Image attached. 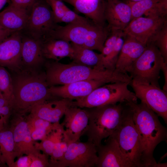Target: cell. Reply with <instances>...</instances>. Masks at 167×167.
I'll return each instance as SVG.
<instances>
[{"label": "cell", "instance_id": "cell-22", "mask_svg": "<svg viewBox=\"0 0 167 167\" xmlns=\"http://www.w3.org/2000/svg\"><path fill=\"white\" fill-rule=\"evenodd\" d=\"M98 25L105 26V0H62Z\"/></svg>", "mask_w": 167, "mask_h": 167}, {"label": "cell", "instance_id": "cell-14", "mask_svg": "<svg viewBox=\"0 0 167 167\" xmlns=\"http://www.w3.org/2000/svg\"><path fill=\"white\" fill-rule=\"evenodd\" d=\"M61 124L64 130L63 139L68 145L79 141L85 134L88 124L89 113L87 109L72 105L67 108Z\"/></svg>", "mask_w": 167, "mask_h": 167}, {"label": "cell", "instance_id": "cell-7", "mask_svg": "<svg viewBox=\"0 0 167 167\" xmlns=\"http://www.w3.org/2000/svg\"><path fill=\"white\" fill-rule=\"evenodd\" d=\"M129 83L117 82L105 84L96 88L86 96L73 101V105L91 108L120 102H137L135 93L128 88Z\"/></svg>", "mask_w": 167, "mask_h": 167}, {"label": "cell", "instance_id": "cell-19", "mask_svg": "<svg viewBox=\"0 0 167 167\" xmlns=\"http://www.w3.org/2000/svg\"><path fill=\"white\" fill-rule=\"evenodd\" d=\"M21 32V68L42 69L46 60L42 54L41 41Z\"/></svg>", "mask_w": 167, "mask_h": 167}, {"label": "cell", "instance_id": "cell-25", "mask_svg": "<svg viewBox=\"0 0 167 167\" xmlns=\"http://www.w3.org/2000/svg\"><path fill=\"white\" fill-rule=\"evenodd\" d=\"M41 49L47 60L58 61L65 57L72 59L73 50L69 42L60 39L49 38L41 42Z\"/></svg>", "mask_w": 167, "mask_h": 167}, {"label": "cell", "instance_id": "cell-41", "mask_svg": "<svg viewBox=\"0 0 167 167\" xmlns=\"http://www.w3.org/2000/svg\"><path fill=\"white\" fill-rule=\"evenodd\" d=\"M31 163L32 160L29 155L22 156L18 158L11 167H30Z\"/></svg>", "mask_w": 167, "mask_h": 167}, {"label": "cell", "instance_id": "cell-39", "mask_svg": "<svg viewBox=\"0 0 167 167\" xmlns=\"http://www.w3.org/2000/svg\"><path fill=\"white\" fill-rule=\"evenodd\" d=\"M29 130L32 139L34 141L38 140H42L46 138L50 133L45 130L41 129H32Z\"/></svg>", "mask_w": 167, "mask_h": 167}, {"label": "cell", "instance_id": "cell-1", "mask_svg": "<svg viewBox=\"0 0 167 167\" xmlns=\"http://www.w3.org/2000/svg\"><path fill=\"white\" fill-rule=\"evenodd\" d=\"M13 97L12 114L25 116L35 105L58 97L49 92L45 71L20 68L11 71Z\"/></svg>", "mask_w": 167, "mask_h": 167}, {"label": "cell", "instance_id": "cell-8", "mask_svg": "<svg viewBox=\"0 0 167 167\" xmlns=\"http://www.w3.org/2000/svg\"><path fill=\"white\" fill-rule=\"evenodd\" d=\"M165 62L159 50L154 43L146 45L141 55L127 71L132 79L149 83L160 87L159 83L160 73Z\"/></svg>", "mask_w": 167, "mask_h": 167}, {"label": "cell", "instance_id": "cell-28", "mask_svg": "<svg viewBox=\"0 0 167 167\" xmlns=\"http://www.w3.org/2000/svg\"><path fill=\"white\" fill-rule=\"evenodd\" d=\"M0 92L8 101L11 106L13 97L11 77L10 73L5 67L0 66Z\"/></svg>", "mask_w": 167, "mask_h": 167}, {"label": "cell", "instance_id": "cell-38", "mask_svg": "<svg viewBox=\"0 0 167 167\" xmlns=\"http://www.w3.org/2000/svg\"><path fill=\"white\" fill-rule=\"evenodd\" d=\"M88 19L81 16L68 8L64 15L61 19L60 22L71 23L84 21Z\"/></svg>", "mask_w": 167, "mask_h": 167}, {"label": "cell", "instance_id": "cell-2", "mask_svg": "<svg viewBox=\"0 0 167 167\" xmlns=\"http://www.w3.org/2000/svg\"><path fill=\"white\" fill-rule=\"evenodd\" d=\"M127 103L131 111L133 120L141 138L143 167H166V163H157L153 157L156 147L166 139V128L161 124L158 116L144 103L133 101Z\"/></svg>", "mask_w": 167, "mask_h": 167}, {"label": "cell", "instance_id": "cell-35", "mask_svg": "<svg viewBox=\"0 0 167 167\" xmlns=\"http://www.w3.org/2000/svg\"><path fill=\"white\" fill-rule=\"evenodd\" d=\"M55 139L52 134H50L45 139L41 140L40 143L34 142L36 148L43 152L48 156H51L54 149Z\"/></svg>", "mask_w": 167, "mask_h": 167}, {"label": "cell", "instance_id": "cell-43", "mask_svg": "<svg viewBox=\"0 0 167 167\" xmlns=\"http://www.w3.org/2000/svg\"><path fill=\"white\" fill-rule=\"evenodd\" d=\"M161 71L163 72L165 78V84L163 87V90L167 92V64H165L163 66Z\"/></svg>", "mask_w": 167, "mask_h": 167}, {"label": "cell", "instance_id": "cell-17", "mask_svg": "<svg viewBox=\"0 0 167 167\" xmlns=\"http://www.w3.org/2000/svg\"><path fill=\"white\" fill-rule=\"evenodd\" d=\"M21 31L15 32L0 42V66L11 71L21 67Z\"/></svg>", "mask_w": 167, "mask_h": 167}, {"label": "cell", "instance_id": "cell-3", "mask_svg": "<svg viewBox=\"0 0 167 167\" xmlns=\"http://www.w3.org/2000/svg\"><path fill=\"white\" fill-rule=\"evenodd\" d=\"M46 79L49 87L64 85L81 80L110 78L119 82H129L128 74L115 69L99 70L72 62L68 64L52 60L46 61L44 66Z\"/></svg>", "mask_w": 167, "mask_h": 167}, {"label": "cell", "instance_id": "cell-34", "mask_svg": "<svg viewBox=\"0 0 167 167\" xmlns=\"http://www.w3.org/2000/svg\"><path fill=\"white\" fill-rule=\"evenodd\" d=\"M53 12L56 23H60L67 10L69 8L62 0H45Z\"/></svg>", "mask_w": 167, "mask_h": 167}, {"label": "cell", "instance_id": "cell-27", "mask_svg": "<svg viewBox=\"0 0 167 167\" xmlns=\"http://www.w3.org/2000/svg\"><path fill=\"white\" fill-rule=\"evenodd\" d=\"M16 157L12 130L4 127L0 131V160L11 167Z\"/></svg>", "mask_w": 167, "mask_h": 167}, {"label": "cell", "instance_id": "cell-4", "mask_svg": "<svg viewBox=\"0 0 167 167\" xmlns=\"http://www.w3.org/2000/svg\"><path fill=\"white\" fill-rule=\"evenodd\" d=\"M110 30L107 25L96 24L89 19L79 22L58 25L51 38L71 42L78 45L101 52Z\"/></svg>", "mask_w": 167, "mask_h": 167}, {"label": "cell", "instance_id": "cell-18", "mask_svg": "<svg viewBox=\"0 0 167 167\" xmlns=\"http://www.w3.org/2000/svg\"><path fill=\"white\" fill-rule=\"evenodd\" d=\"M104 15L110 30L123 31L132 18L130 5L121 0H105Z\"/></svg>", "mask_w": 167, "mask_h": 167}, {"label": "cell", "instance_id": "cell-24", "mask_svg": "<svg viewBox=\"0 0 167 167\" xmlns=\"http://www.w3.org/2000/svg\"><path fill=\"white\" fill-rule=\"evenodd\" d=\"M128 3L131 10L132 19L143 15L146 17L166 16L167 0H142Z\"/></svg>", "mask_w": 167, "mask_h": 167}, {"label": "cell", "instance_id": "cell-9", "mask_svg": "<svg viewBox=\"0 0 167 167\" xmlns=\"http://www.w3.org/2000/svg\"><path fill=\"white\" fill-rule=\"evenodd\" d=\"M58 25L45 0H37L32 7L26 25L21 31L42 42L51 38Z\"/></svg>", "mask_w": 167, "mask_h": 167}, {"label": "cell", "instance_id": "cell-42", "mask_svg": "<svg viewBox=\"0 0 167 167\" xmlns=\"http://www.w3.org/2000/svg\"><path fill=\"white\" fill-rule=\"evenodd\" d=\"M14 32L7 30L0 25V42Z\"/></svg>", "mask_w": 167, "mask_h": 167}, {"label": "cell", "instance_id": "cell-15", "mask_svg": "<svg viewBox=\"0 0 167 167\" xmlns=\"http://www.w3.org/2000/svg\"><path fill=\"white\" fill-rule=\"evenodd\" d=\"M104 145L97 147V167H136L120 149L117 141L111 136Z\"/></svg>", "mask_w": 167, "mask_h": 167}, {"label": "cell", "instance_id": "cell-26", "mask_svg": "<svg viewBox=\"0 0 167 167\" xmlns=\"http://www.w3.org/2000/svg\"><path fill=\"white\" fill-rule=\"evenodd\" d=\"M73 50L72 62L99 70L102 67V56L93 50L71 43Z\"/></svg>", "mask_w": 167, "mask_h": 167}, {"label": "cell", "instance_id": "cell-10", "mask_svg": "<svg viewBox=\"0 0 167 167\" xmlns=\"http://www.w3.org/2000/svg\"><path fill=\"white\" fill-rule=\"evenodd\" d=\"M98 160L97 149L92 142L79 141L70 143L63 158L50 167H93Z\"/></svg>", "mask_w": 167, "mask_h": 167}, {"label": "cell", "instance_id": "cell-37", "mask_svg": "<svg viewBox=\"0 0 167 167\" xmlns=\"http://www.w3.org/2000/svg\"><path fill=\"white\" fill-rule=\"evenodd\" d=\"M0 113L4 125L12 114L11 107L8 101L0 92Z\"/></svg>", "mask_w": 167, "mask_h": 167}, {"label": "cell", "instance_id": "cell-47", "mask_svg": "<svg viewBox=\"0 0 167 167\" xmlns=\"http://www.w3.org/2000/svg\"></svg>", "mask_w": 167, "mask_h": 167}, {"label": "cell", "instance_id": "cell-33", "mask_svg": "<svg viewBox=\"0 0 167 167\" xmlns=\"http://www.w3.org/2000/svg\"><path fill=\"white\" fill-rule=\"evenodd\" d=\"M62 139H59L55 142L54 149L50 156V165L54 162L61 160L63 157L67 148L68 144Z\"/></svg>", "mask_w": 167, "mask_h": 167}, {"label": "cell", "instance_id": "cell-16", "mask_svg": "<svg viewBox=\"0 0 167 167\" xmlns=\"http://www.w3.org/2000/svg\"><path fill=\"white\" fill-rule=\"evenodd\" d=\"M10 128L12 130L16 157L29 155L37 149L28 129L25 116L13 114Z\"/></svg>", "mask_w": 167, "mask_h": 167}, {"label": "cell", "instance_id": "cell-31", "mask_svg": "<svg viewBox=\"0 0 167 167\" xmlns=\"http://www.w3.org/2000/svg\"><path fill=\"white\" fill-rule=\"evenodd\" d=\"M123 31L111 29L104 44L101 52L102 59L107 57L112 51L117 40Z\"/></svg>", "mask_w": 167, "mask_h": 167}, {"label": "cell", "instance_id": "cell-40", "mask_svg": "<svg viewBox=\"0 0 167 167\" xmlns=\"http://www.w3.org/2000/svg\"><path fill=\"white\" fill-rule=\"evenodd\" d=\"M37 0H10V3L15 6L30 11L32 7Z\"/></svg>", "mask_w": 167, "mask_h": 167}, {"label": "cell", "instance_id": "cell-46", "mask_svg": "<svg viewBox=\"0 0 167 167\" xmlns=\"http://www.w3.org/2000/svg\"><path fill=\"white\" fill-rule=\"evenodd\" d=\"M0 122H1L3 124H4V123H3V120H2V116H1V115L0 114Z\"/></svg>", "mask_w": 167, "mask_h": 167}, {"label": "cell", "instance_id": "cell-44", "mask_svg": "<svg viewBox=\"0 0 167 167\" xmlns=\"http://www.w3.org/2000/svg\"><path fill=\"white\" fill-rule=\"evenodd\" d=\"M10 0H0V10L7 2H10Z\"/></svg>", "mask_w": 167, "mask_h": 167}, {"label": "cell", "instance_id": "cell-12", "mask_svg": "<svg viewBox=\"0 0 167 167\" xmlns=\"http://www.w3.org/2000/svg\"><path fill=\"white\" fill-rule=\"evenodd\" d=\"M166 22V16H141L132 19L123 32L146 45L154 42Z\"/></svg>", "mask_w": 167, "mask_h": 167}, {"label": "cell", "instance_id": "cell-29", "mask_svg": "<svg viewBox=\"0 0 167 167\" xmlns=\"http://www.w3.org/2000/svg\"><path fill=\"white\" fill-rule=\"evenodd\" d=\"M126 34L123 31L118 38L110 54L103 59L102 65L104 69L114 70L117 61L124 43Z\"/></svg>", "mask_w": 167, "mask_h": 167}, {"label": "cell", "instance_id": "cell-45", "mask_svg": "<svg viewBox=\"0 0 167 167\" xmlns=\"http://www.w3.org/2000/svg\"><path fill=\"white\" fill-rule=\"evenodd\" d=\"M4 126L3 124L0 122V131L4 128Z\"/></svg>", "mask_w": 167, "mask_h": 167}, {"label": "cell", "instance_id": "cell-36", "mask_svg": "<svg viewBox=\"0 0 167 167\" xmlns=\"http://www.w3.org/2000/svg\"><path fill=\"white\" fill-rule=\"evenodd\" d=\"M28 155L29 156L32 160L30 167H50L48 156L44 153H41L40 151L37 150Z\"/></svg>", "mask_w": 167, "mask_h": 167}, {"label": "cell", "instance_id": "cell-6", "mask_svg": "<svg viewBox=\"0 0 167 167\" xmlns=\"http://www.w3.org/2000/svg\"><path fill=\"white\" fill-rule=\"evenodd\" d=\"M111 136L116 140L123 153L136 167H143L141 138L133 120L131 111L126 102L124 103L120 124Z\"/></svg>", "mask_w": 167, "mask_h": 167}, {"label": "cell", "instance_id": "cell-11", "mask_svg": "<svg viewBox=\"0 0 167 167\" xmlns=\"http://www.w3.org/2000/svg\"><path fill=\"white\" fill-rule=\"evenodd\" d=\"M129 85L141 102L145 104L167 123V92L151 84L132 79Z\"/></svg>", "mask_w": 167, "mask_h": 167}, {"label": "cell", "instance_id": "cell-21", "mask_svg": "<svg viewBox=\"0 0 167 167\" xmlns=\"http://www.w3.org/2000/svg\"><path fill=\"white\" fill-rule=\"evenodd\" d=\"M146 47L145 45L126 35L117 61L115 69L121 73L128 74V70L142 54Z\"/></svg>", "mask_w": 167, "mask_h": 167}, {"label": "cell", "instance_id": "cell-13", "mask_svg": "<svg viewBox=\"0 0 167 167\" xmlns=\"http://www.w3.org/2000/svg\"><path fill=\"white\" fill-rule=\"evenodd\" d=\"M117 82H119L110 78L85 80L60 86H51L48 91L54 96L75 101L86 96L96 88L106 84Z\"/></svg>", "mask_w": 167, "mask_h": 167}, {"label": "cell", "instance_id": "cell-20", "mask_svg": "<svg viewBox=\"0 0 167 167\" xmlns=\"http://www.w3.org/2000/svg\"><path fill=\"white\" fill-rule=\"evenodd\" d=\"M73 101L68 99H54L33 107L29 114L52 123L59 122L66 109L73 105Z\"/></svg>", "mask_w": 167, "mask_h": 167}, {"label": "cell", "instance_id": "cell-32", "mask_svg": "<svg viewBox=\"0 0 167 167\" xmlns=\"http://www.w3.org/2000/svg\"><path fill=\"white\" fill-rule=\"evenodd\" d=\"M153 43L159 50L165 62L167 63V22Z\"/></svg>", "mask_w": 167, "mask_h": 167}, {"label": "cell", "instance_id": "cell-23", "mask_svg": "<svg viewBox=\"0 0 167 167\" xmlns=\"http://www.w3.org/2000/svg\"><path fill=\"white\" fill-rule=\"evenodd\" d=\"M30 11L10 3L0 12V25L13 32L24 28Z\"/></svg>", "mask_w": 167, "mask_h": 167}, {"label": "cell", "instance_id": "cell-5", "mask_svg": "<svg viewBox=\"0 0 167 167\" xmlns=\"http://www.w3.org/2000/svg\"><path fill=\"white\" fill-rule=\"evenodd\" d=\"M125 102L87 108L89 120L85 134L88 140L97 147L113 133L121 122Z\"/></svg>", "mask_w": 167, "mask_h": 167}, {"label": "cell", "instance_id": "cell-30", "mask_svg": "<svg viewBox=\"0 0 167 167\" xmlns=\"http://www.w3.org/2000/svg\"><path fill=\"white\" fill-rule=\"evenodd\" d=\"M29 129H41L50 133L62 127L59 122L52 123L45 120L29 114L25 116Z\"/></svg>", "mask_w": 167, "mask_h": 167}]
</instances>
